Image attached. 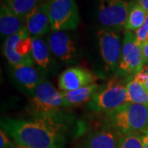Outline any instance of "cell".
I'll return each instance as SVG.
<instances>
[{"instance_id": "obj_25", "label": "cell", "mask_w": 148, "mask_h": 148, "mask_svg": "<svg viewBox=\"0 0 148 148\" xmlns=\"http://www.w3.org/2000/svg\"><path fill=\"white\" fill-rule=\"evenodd\" d=\"M142 49H143V56L145 58V63L148 64V43H144L143 45H141Z\"/></svg>"}, {"instance_id": "obj_8", "label": "cell", "mask_w": 148, "mask_h": 148, "mask_svg": "<svg viewBox=\"0 0 148 148\" xmlns=\"http://www.w3.org/2000/svg\"><path fill=\"white\" fill-rule=\"evenodd\" d=\"M130 3L125 0H101L97 17L102 26L121 30L127 22Z\"/></svg>"}, {"instance_id": "obj_15", "label": "cell", "mask_w": 148, "mask_h": 148, "mask_svg": "<svg viewBox=\"0 0 148 148\" xmlns=\"http://www.w3.org/2000/svg\"><path fill=\"white\" fill-rule=\"evenodd\" d=\"M100 90V86L90 84L71 91H61L64 107H76L90 102Z\"/></svg>"}, {"instance_id": "obj_11", "label": "cell", "mask_w": 148, "mask_h": 148, "mask_svg": "<svg viewBox=\"0 0 148 148\" xmlns=\"http://www.w3.org/2000/svg\"><path fill=\"white\" fill-rule=\"evenodd\" d=\"M51 53L64 63H71L76 57L77 49L71 36L65 32H52L47 37Z\"/></svg>"}, {"instance_id": "obj_29", "label": "cell", "mask_w": 148, "mask_h": 148, "mask_svg": "<svg viewBox=\"0 0 148 148\" xmlns=\"http://www.w3.org/2000/svg\"><path fill=\"white\" fill-rule=\"evenodd\" d=\"M43 1H46V2H47V1H49V0H43Z\"/></svg>"}, {"instance_id": "obj_27", "label": "cell", "mask_w": 148, "mask_h": 148, "mask_svg": "<svg viewBox=\"0 0 148 148\" xmlns=\"http://www.w3.org/2000/svg\"><path fill=\"white\" fill-rule=\"evenodd\" d=\"M143 148H148V131L143 134Z\"/></svg>"}, {"instance_id": "obj_1", "label": "cell", "mask_w": 148, "mask_h": 148, "mask_svg": "<svg viewBox=\"0 0 148 148\" xmlns=\"http://www.w3.org/2000/svg\"><path fill=\"white\" fill-rule=\"evenodd\" d=\"M1 126L18 145L30 148H64L63 124L58 119L36 116L30 119H3Z\"/></svg>"}, {"instance_id": "obj_13", "label": "cell", "mask_w": 148, "mask_h": 148, "mask_svg": "<svg viewBox=\"0 0 148 148\" xmlns=\"http://www.w3.org/2000/svg\"><path fill=\"white\" fill-rule=\"evenodd\" d=\"M26 27L32 36L40 37L51 31L46 2L40 3L27 14Z\"/></svg>"}, {"instance_id": "obj_7", "label": "cell", "mask_w": 148, "mask_h": 148, "mask_svg": "<svg viewBox=\"0 0 148 148\" xmlns=\"http://www.w3.org/2000/svg\"><path fill=\"white\" fill-rule=\"evenodd\" d=\"M32 36L27 27L6 39L3 53L12 67L20 64H34L32 54Z\"/></svg>"}, {"instance_id": "obj_19", "label": "cell", "mask_w": 148, "mask_h": 148, "mask_svg": "<svg viewBox=\"0 0 148 148\" xmlns=\"http://www.w3.org/2000/svg\"><path fill=\"white\" fill-rule=\"evenodd\" d=\"M127 101L148 106V90L140 82L134 78L126 84Z\"/></svg>"}, {"instance_id": "obj_18", "label": "cell", "mask_w": 148, "mask_h": 148, "mask_svg": "<svg viewBox=\"0 0 148 148\" xmlns=\"http://www.w3.org/2000/svg\"><path fill=\"white\" fill-rule=\"evenodd\" d=\"M147 14V12L138 3V2H131L127 22L124 29L130 32H137L145 22Z\"/></svg>"}, {"instance_id": "obj_3", "label": "cell", "mask_w": 148, "mask_h": 148, "mask_svg": "<svg viewBox=\"0 0 148 148\" xmlns=\"http://www.w3.org/2000/svg\"><path fill=\"white\" fill-rule=\"evenodd\" d=\"M64 107L61 91L47 80L41 79L32 96L30 109L36 117L58 119L61 108Z\"/></svg>"}, {"instance_id": "obj_12", "label": "cell", "mask_w": 148, "mask_h": 148, "mask_svg": "<svg viewBox=\"0 0 148 148\" xmlns=\"http://www.w3.org/2000/svg\"><path fill=\"white\" fill-rule=\"evenodd\" d=\"M12 76L18 86L33 96L42 78L34 64H20L12 67Z\"/></svg>"}, {"instance_id": "obj_26", "label": "cell", "mask_w": 148, "mask_h": 148, "mask_svg": "<svg viewBox=\"0 0 148 148\" xmlns=\"http://www.w3.org/2000/svg\"><path fill=\"white\" fill-rule=\"evenodd\" d=\"M138 3L143 7L144 10L148 13V0H138Z\"/></svg>"}, {"instance_id": "obj_9", "label": "cell", "mask_w": 148, "mask_h": 148, "mask_svg": "<svg viewBox=\"0 0 148 148\" xmlns=\"http://www.w3.org/2000/svg\"><path fill=\"white\" fill-rule=\"evenodd\" d=\"M98 41L106 69L108 71H114L118 69L121 58V37L119 33L113 29L103 28L98 33Z\"/></svg>"}, {"instance_id": "obj_24", "label": "cell", "mask_w": 148, "mask_h": 148, "mask_svg": "<svg viewBox=\"0 0 148 148\" xmlns=\"http://www.w3.org/2000/svg\"><path fill=\"white\" fill-rule=\"evenodd\" d=\"M0 141H1L0 148L13 147H12V143H11L9 138L7 136V132L3 131V129H1V131H0Z\"/></svg>"}, {"instance_id": "obj_6", "label": "cell", "mask_w": 148, "mask_h": 148, "mask_svg": "<svg viewBox=\"0 0 148 148\" xmlns=\"http://www.w3.org/2000/svg\"><path fill=\"white\" fill-rule=\"evenodd\" d=\"M142 46L137 40L135 33L125 31L123 35L121 58L117 72L119 75H136L145 66Z\"/></svg>"}, {"instance_id": "obj_28", "label": "cell", "mask_w": 148, "mask_h": 148, "mask_svg": "<svg viewBox=\"0 0 148 148\" xmlns=\"http://www.w3.org/2000/svg\"><path fill=\"white\" fill-rule=\"evenodd\" d=\"M12 148H30V147H25V146H21V145L16 144V145H15V146H13V147Z\"/></svg>"}, {"instance_id": "obj_17", "label": "cell", "mask_w": 148, "mask_h": 148, "mask_svg": "<svg viewBox=\"0 0 148 148\" xmlns=\"http://www.w3.org/2000/svg\"><path fill=\"white\" fill-rule=\"evenodd\" d=\"M51 53L47 42H45L40 37L32 36V58L39 69L45 70L51 66L53 63Z\"/></svg>"}, {"instance_id": "obj_20", "label": "cell", "mask_w": 148, "mask_h": 148, "mask_svg": "<svg viewBox=\"0 0 148 148\" xmlns=\"http://www.w3.org/2000/svg\"><path fill=\"white\" fill-rule=\"evenodd\" d=\"M3 3L16 14L26 17L27 14L44 2L43 0H3Z\"/></svg>"}, {"instance_id": "obj_22", "label": "cell", "mask_w": 148, "mask_h": 148, "mask_svg": "<svg viewBox=\"0 0 148 148\" xmlns=\"http://www.w3.org/2000/svg\"><path fill=\"white\" fill-rule=\"evenodd\" d=\"M135 36L140 45H143V43H145L146 39L148 36V14L142 27L139 28L137 32H135Z\"/></svg>"}, {"instance_id": "obj_16", "label": "cell", "mask_w": 148, "mask_h": 148, "mask_svg": "<svg viewBox=\"0 0 148 148\" xmlns=\"http://www.w3.org/2000/svg\"><path fill=\"white\" fill-rule=\"evenodd\" d=\"M118 132L111 128L93 132L86 139L83 148H117Z\"/></svg>"}, {"instance_id": "obj_10", "label": "cell", "mask_w": 148, "mask_h": 148, "mask_svg": "<svg viewBox=\"0 0 148 148\" xmlns=\"http://www.w3.org/2000/svg\"><path fill=\"white\" fill-rule=\"evenodd\" d=\"M96 77L88 69L80 67L69 68L58 77V86L60 91H71L83 86L94 84Z\"/></svg>"}, {"instance_id": "obj_5", "label": "cell", "mask_w": 148, "mask_h": 148, "mask_svg": "<svg viewBox=\"0 0 148 148\" xmlns=\"http://www.w3.org/2000/svg\"><path fill=\"white\" fill-rule=\"evenodd\" d=\"M126 85L118 80H111L98 90L89 102V108L97 112L110 113L127 103Z\"/></svg>"}, {"instance_id": "obj_23", "label": "cell", "mask_w": 148, "mask_h": 148, "mask_svg": "<svg viewBox=\"0 0 148 148\" xmlns=\"http://www.w3.org/2000/svg\"><path fill=\"white\" fill-rule=\"evenodd\" d=\"M133 78L140 82L148 90V65H145L143 69L136 75H134Z\"/></svg>"}, {"instance_id": "obj_14", "label": "cell", "mask_w": 148, "mask_h": 148, "mask_svg": "<svg viewBox=\"0 0 148 148\" xmlns=\"http://www.w3.org/2000/svg\"><path fill=\"white\" fill-rule=\"evenodd\" d=\"M24 27H26V17L16 14L4 3H2L0 10V33L2 37L7 39Z\"/></svg>"}, {"instance_id": "obj_4", "label": "cell", "mask_w": 148, "mask_h": 148, "mask_svg": "<svg viewBox=\"0 0 148 148\" xmlns=\"http://www.w3.org/2000/svg\"><path fill=\"white\" fill-rule=\"evenodd\" d=\"M48 14L52 32L76 30L80 24V14L75 0H49Z\"/></svg>"}, {"instance_id": "obj_2", "label": "cell", "mask_w": 148, "mask_h": 148, "mask_svg": "<svg viewBox=\"0 0 148 148\" xmlns=\"http://www.w3.org/2000/svg\"><path fill=\"white\" fill-rule=\"evenodd\" d=\"M111 129L119 134H144L148 131V106L127 102L115 110L107 113Z\"/></svg>"}, {"instance_id": "obj_21", "label": "cell", "mask_w": 148, "mask_h": 148, "mask_svg": "<svg viewBox=\"0 0 148 148\" xmlns=\"http://www.w3.org/2000/svg\"><path fill=\"white\" fill-rule=\"evenodd\" d=\"M117 148H143V135L138 133L122 135L119 138Z\"/></svg>"}]
</instances>
